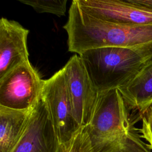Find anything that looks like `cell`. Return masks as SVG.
<instances>
[{"label":"cell","instance_id":"6da1fadb","mask_svg":"<svg viewBox=\"0 0 152 152\" xmlns=\"http://www.w3.org/2000/svg\"><path fill=\"white\" fill-rule=\"evenodd\" d=\"M63 28L68 34V51L78 55L106 47L152 48V24L122 25L103 21L84 12L77 0L70 5Z\"/></svg>","mask_w":152,"mask_h":152},{"label":"cell","instance_id":"7a4b0ae2","mask_svg":"<svg viewBox=\"0 0 152 152\" xmlns=\"http://www.w3.org/2000/svg\"><path fill=\"white\" fill-rule=\"evenodd\" d=\"M78 55L94 87L101 93L126 84L152 59V48L106 47L87 50Z\"/></svg>","mask_w":152,"mask_h":152},{"label":"cell","instance_id":"4fadbf2b","mask_svg":"<svg viewBox=\"0 0 152 152\" xmlns=\"http://www.w3.org/2000/svg\"><path fill=\"white\" fill-rule=\"evenodd\" d=\"M23 4L29 5L38 13H50L58 17L64 16L66 10L67 0H19Z\"/></svg>","mask_w":152,"mask_h":152},{"label":"cell","instance_id":"3957f363","mask_svg":"<svg viewBox=\"0 0 152 152\" xmlns=\"http://www.w3.org/2000/svg\"><path fill=\"white\" fill-rule=\"evenodd\" d=\"M44 80L30 61L19 65L0 78V106L32 110L41 100Z\"/></svg>","mask_w":152,"mask_h":152},{"label":"cell","instance_id":"8992f818","mask_svg":"<svg viewBox=\"0 0 152 152\" xmlns=\"http://www.w3.org/2000/svg\"><path fill=\"white\" fill-rule=\"evenodd\" d=\"M62 68L75 118L81 127L87 126L91 120L99 93L78 54L72 56Z\"/></svg>","mask_w":152,"mask_h":152},{"label":"cell","instance_id":"30bf717a","mask_svg":"<svg viewBox=\"0 0 152 152\" xmlns=\"http://www.w3.org/2000/svg\"><path fill=\"white\" fill-rule=\"evenodd\" d=\"M128 109L138 112L141 119L145 109L152 104V59L146 63L124 86L118 89Z\"/></svg>","mask_w":152,"mask_h":152},{"label":"cell","instance_id":"5b68a950","mask_svg":"<svg viewBox=\"0 0 152 152\" xmlns=\"http://www.w3.org/2000/svg\"><path fill=\"white\" fill-rule=\"evenodd\" d=\"M124 99L118 89L99 93L91 120L87 125L90 139L125 131L134 126Z\"/></svg>","mask_w":152,"mask_h":152},{"label":"cell","instance_id":"5bb4252c","mask_svg":"<svg viewBox=\"0 0 152 152\" xmlns=\"http://www.w3.org/2000/svg\"><path fill=\"white\" fill-rule=\"evenodd\" d=\"M142 127L138 129L141 137L148 142V145L152 150V104L148 106L141 115Z\"/></svg>","mask_w":152,"mask_h":152},{"label":"cell","instance_id":"7c38bea8","mask_svg":"<svg viewBox=\"0 0 152 152\" xmlns=\"http://www.w3.org/2000/svg\"><path fill=\"white\" fill-rule=\"evenodd\" d=\"M59 152H94L87 126L81 127L69 141L61 144Z\"/></svg>","mask_w":152,"mask_h":152},{"label":"cell","instance_id":"52a82bcc","mask_svg":"<svg viewBox=\"0 0 152 152\" xmlns=\"http://www.w3.org/2000/svg\"><path fill=\"white\" fill-rule=\"evenodd\" d=\"M60 142L42 99L32 110L27 126L10 152H59Z\"/></svg>","mask_w":152,"mask_h":152},{"label":"cell","instance_id":"8fae6325","mask_svg":"<svg viewBox=\"0 0 152 152\" xmlns=\"http://www.w3.org/2000/svg\"><path fill=\"white\" fill-rule=\"evenodd\" d=\"M32 110L0 106V152H10L21 137Z\"/></svg>","mask_w":152,"mask_h":152},{"label":"cell","instance_id":"277c9868","mask_svg":"<svg viewBox=\"0 0 152 152\" xmlns=\"http://www.w3.org/2000/svg\"><path fill=\"white\" fill-rule=\"evenodd\" d=\"M41 99L48 110L60 144L69 141L81 127L74 115L63 68L44 80Z\"/></svg>","mask_w":152,"mask_h":152},{"label":"cell","instance_id":"9a60e30c","mask_svg":"<svg viewBox=\"0 0 152 152\" xmlns=\"http://www.w3.org/2000/svg\"><path fill=\"white\" fill-rule=\"evenodd\" d=\"M137 5L152 10V0H128Z\"/></svg>","mask_w":152,"mask_h":152},{"label":"cell","instance_id":"9c48e42d","mask_svg":"<svg viewBox=\"0 0 152 152\" xmlns=\"http://www.w3.org/2000/svg\"><path fill=\"white\" fill-rule=\"evenodd\" d=\"M29 30L18 22L0 20V78L19 65L29 61Z\"/></svg>","mask_w":152,"mask_h":152},{"label":"cell","instance_id":"ba28073f","mask_svg":"<svg viewBox=\"0 0 152 152\" xmlns=\"http://www.w3.org/2000/svg\"><path fill=\"white\" fill-rule=\"evenodd\" d=\"M87 14L107 22L122 25L152 24V10L128 0H77Z\"/></svg>","mask_w":152,"mask_h":152}]
</instances>
